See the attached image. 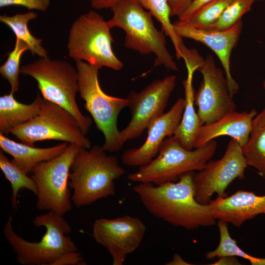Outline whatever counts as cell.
<instances>
[{
    "label": "cell",
    "mask_w": 265,
    "mask_h": 265,
    "mask_svg": "<svg viewBox=\"0 0 265 265\" xmlns=\"http://www.w3.org/2000/svg\"><path fill=\"white\" fill-rule=\"evenodd\" d=\"M194 173L183 174L176 183H140L133 190L151 214L174 226L194 230L214 225L216 219L209 205L201 204L195 198Z\"/></svg>",
    "instance_id": "cell-1"
},
{
    "label": "cell",
    "mask_w": 265,
    "mask_h": 265,
    "mask_svg": "<svg viewBox=\"0 0 265 265\" xmlns=\"http://www.w3.org/2000/svg\"><path fill=\"white\" fill-rule=\"evenodd\" d=\"M125 173L117 159L107 155L102 146L95 145L89 150L80 148L69 174L73 204L79 208L114 195V181Z\"/></svg>",
    "instance_id": "cell-2"
},
{
    "label": "cell",
    "mask_w": 265,
    "mask_h": 265,
    "mask_svg": "<svg viewBox=\"0 0 265 265\" xmlns=\"http://www.w3.org/2000/svg\"><path fill=\"white\" fill-rule=\"evenodd\" d=\"M110 9L113 15L107 24L110 28L117 27L125 32V47L141 54L154 53V67L161 65L167 70H178L166 48L165 34L155 26L152 15L138 0H120Z\"/></svg>",
    "instance_id": "cell-3"
},
{
    "label": "cell",
    "mask_w": 265,
    "mask_h": 265,
    "mask_svg": "<svg viewBox=\"0 0 265 265\" xmlns=\"http://www.w3.org/2000/svg\"><path fill=\"white\" fill-rule=\"evenodd\" d=\"M9 216L4 225L3 234L16 254V261L22 265H52L64 253L77 251L69 236L72 228L61 215L49 211L38 215L33 220L36 227H44L46 233L38 242H29L17 235L12 226Z\"/></svg>",
    "instance_id": "cell-4"
},
{
    "label": "cell",
    "mask_w": 265,
    "mask_h": 265,
    "mask_svg": "<svg viewBox=\"0 0 265 265\" xmlns=\"http://www.w3.org/2000/svg\"><path fill=\"white\" fill-rule=\"evenodd\" d=\"M217 142L213 139L203 146L189 150L185 148L174 136L165 139L156 158L139 167L128 179L139 183L160 185L179 180L184 173L203 169L214 155Z\"/></svg>",
    "instance_id": "cell-5"
},
{
    "label": "cell",
    "mask_w": 265,
    "mask_h": 265,
    "mask_svg": "<svg viewBox=\"0 0 265 265\" xmlns=\"http://www.w3.org/2000/svg\"><path fill=\"white\" fill-rule=\"evenodd\" d=\"M21 74L34 79L43 98L68 110L83 132L85 134L88 132L92 120L81 113L76 102L79 92L76 68L65 60L51 59L47 56L22 66Z\"/></svg>",
    "instance_id": "cell-6"
},
{
    "label": "cell",
    "mask_w": 265,
    "mask_h": 265,
    "mask_svg": "<svg viewBox=\"0 0 265 265\" xmlns=\"http://www.w3.org/2000/svg\"><path fill=\"white\" fill-rule=\"evenodd\" d=\"M76 68L80 96L97 128L103 133V149L110 152L119 151L124 144L118 129L117 118L121 111L127 106V99L111 96L103 91L98 80L99 69L96 67L80 61L76 62Z\"/></svg>",
    "instance_id": "cell-7"
},
{
    "label": "cell",
    "mask_w": 265,
    "mask_h": 265,
    "mask_svg": "<svg viewBox=\"0 0 265 265\" xmlns=\"http://www.w3.org/2000/svg\"><path fill=\"white\" fill-rule=\"evenodd\" d=\"M110 29L107 21L95 11L81 15L70 29L67 45L69 56L99 70L103 67L121 70L124 64L113 52Z\"/></svg>",
    "instance_id": "cell-8"
},
{
    "label": "cell",
    "mask_w": 265,
    "mask_h": 265,
    "mask_svg": "<svg viewBox=\"0 0 265 265\" xmlns=\"http://www.w3.org/2000/svg\"><path fill=\"white\" fill-rule=\"evenodd\" d=\"M10 133L31 146L47 140L63 141L87 149L91 145L71 113L43 98L39 113L29 122L13 128Z\"/></svg>",
    "instance_id": "cell-9"
},
{
    "label": "cell",
    "mask_w": 265,
    "mask_h": 265,
    "mask_svg": "<svg viewBox=\"0 0 265 265\" xmlns=\"http://www.w3.org/2000/svg\"><path fill=\"white\" fill-rule=\"evenodd\" d=\"M80 148L69 144L59 156L34 166L31 173L38 188L36 206L38 210L52 211L63 216L72 209L69 174Z\"/></svg>",
    "instance_id": "cell-10"
},
{
    "label": "cell",
    "mask_w": 265,
    "mask_h": 265,
    "mask_svg": "<svg viewBox=\"0 0 265 265\" xmlns=\"http://www.w3.org/2000/svg\"><path fill=\"white\" fill-rule=\"evenodd\" d=\"M247 166L241 147L232 138L221 159L210 160L203 169L194 173L193 183L196 200L206 205L210 203L215 193L217 197H226V190L228 186L236 179L242 180L244 178Z\"/></svg>",
    "instance_id": "cell-11"
},
{
    "label": "cell",
    "mask_w": 265,
    "mask_h": 265,
    "mask_svg": "<svg viewBox=\"0 0 265 265\" xmlns=\"http://www.w3.org/2000/svg\"><path fill=\"white\" fill-rule=\"evenodd\" d=\"M176 82V76L169 75L153 81L139 92L129 93L127 106L132 116L127 126L120 131L123 144L139 137L154 120L164 113Z\"/></svg>",
    "instance_id": "cell-12"
},
{
    "label": "cell",
    "mask_w": 265,
    "mask_h": 265,
    "mask_svg": "<svg viewBox=\"0 0 265 265\" xmlns=\"http://www.w3.org/2000/svg\"><path fill=\"white\" fill-rule=\"evenodd\" d=\"M203 80L194 93V104L203 125L213 122L236 110V105L229 91L224 72L219 68L213 57L208 55L202 59L197 69Z\"/></svg>",
    "instance_id": "cell-13"
},
{
    "label": "cell",
    "mask_w": 265,
    "mask_h": 265,
    "mask_svg": "<svg viewBox=\"0 0 265 265\" xmlns=\"http://www.w3.org/2000/svg\"><path fill=\"white\" fill-rule=\"evenodd\" d=\"M146 227L139 219L125 215L96 219L92 227L95 241L107 250L113 265L123 264L127 256L140 245Z\"/></svg>",
    "instance_id": "cell-14"
},
{
    "label": "cell",
    "mask_w": 265,
    "mask_h": 265,
    "mask_svg": "<svg viewBox=\"0 0 265 265\" xmlns=\"http://www.w3.org/2000/svg\"><path fill=\"white\" fill-rule=\"evenodd\" d=\"M172 24L177 35L201 42L216 54L224 69L230 93L233 97L238 91L239 85L231 74L230 57L241 31V20L230 28L224 30L197 28L180 21Z\"/></svg>",
    "instance_id": "cell-15"
},
{
    "label": "cell",
    "mask_w": 265,
    "mask_h": 265,
    "mask_svg": "<svg viewBox=\"0 0 265 265\" xmlns=\"http://www.w3.org/2000/svg\"><path fill=\"white\" fill-rule=\"evenodd\" d=\"M185 104V99H179L168 112L154 120L147 128L144 143L139 148L130 149L123 153V163L139 167L149 163L158 154L165 138L174 135L181 121Z\"/></svg>",
    "instance_id": "cell-16"
},
{
    "label": "cell",
    "mask_w": 265,
    "mask_h": 265,
    "mask_svg": "<svg viewBox=\"0 0 265 265\" xmlns=\"http://www.w3.org/2000/svg\"><path fill=\"white\" fill-rule=\"evenodd\" d=\"M216 220L239 228L245 221L260 214L265 215V195L238 190L225 197H217L208 204Z\"/></svg>",
    "instance_id": "cell-17"
},
{
    "label": "cell",
    "mask_w": 265,
    "mask_h": 265,
    "mask_svg": "<svg viewBox=\"0 0 265 265\" xmlns=\"http://www.w3.org/2000/svg\"><path fill=\"white\" fill-rule=\"evenodd\" d=\"M257 114L255 109L249 112H230L218 120L202 125L198 132L194 148L224 135L236 140L242 148L247 143L252 130V121Z\"/></svg>",
    "instance_id": "cell-18"
},
{
    "label": "cell",
    "mask_w": 265,
    "mask_h": 265,
    "mask_svg": "<svg viewBox=\"0 0 265 265\" xmlns=\"http://www.w3.org/2000/svg\"><path fill=\"white\" fill-rule=\"evenodd\" d=\"M67 142L48 148H36L23 143H18L0 133V147L10 155L11 160L26 174L31 172L37 164L51 160L60 155L68 146Z\"/></svg>",
    "instance_id": "cell-19"
},
{
    "label": "cell",
    "mask_w": 265,
    "mask_h": 265,
    "mask_svg": "<svg viewBox=\"0 0 265 265\" xmlns=\"http://www.w3.org/2000/svg\"><path fill=\"white\" fill-rule=\"evenodd\" d=\"M43 98L38 94L30 104L17 101L14 93L0 97V133L7 135L14 128L25 124L39 112Z\"/></svg>",
    "instance_id": "cell-20"
},
{
    "label": "cell",
    "mask_w": 265,
    "mask_h": 265,
    "mask_svg": "<svg viewBox=\"0 0 265 265\" xmlns=\"http://www.w3.org/2000/svg\"><path fill=\"white\" fill-rule=\"evenodd\" d=\"M193 74L188 73L187 79L183 82L185 92V107L181 121L174 134L182 145L189 150L194 148L198 132L203 125L194 108V92L192 83Z\"/></svg>",
    "instance_id": "cell-21"
},
{
    "label": "cell",
    "mask_w": 265,
    "mask_h": 265,
    "mask_svg": "<svg viewBox=\"0 0 265 265\" xmlns=\"http://www.w3.org/2000/svg\"><path fill=\"white\" fill-rule=\"evenodd\" d=\"M248 166L255 168L265 179V111L263 110L252 121V130L242 148Z\"/></svg>",
    "instance_id": "cell-22"
},
{
    "label": "cell",
    "mask_w": 265,
    "mask_h": 265,
    "mask_svg": "<svg viewBox=\"0 0 265 265\" xmlns=\"http://www.w3.org/2000/svg\"><path fill=\"white\" fill-rule=\"evenodd\" d=\"M38 15L33 11L25 13H17L13 16L0 15V21L8 26L19 39L27 44L33 56L39 57L48 56V53L42 46V40L37 38L30 33L27 24L29 21L35 19Z\"/></svg>",
    "instance_id": "cell-23"
},
{
    "label": "cell",
    "mask_w": 265,
    "mask_h": 265,
    "mask_svg": "<svg viewBox=\"0 0 265 265\" xmlns=\"http://www.w3.org/2000/svg\"><path fill=\"white\" fill-rule=\"evenodd\" d=\"M227 224L223 221L218 220L219 242L216 248L206 254L207 259L213 260L224 256L239 257L248 260L252 265H265V258L253 256L240 248L237 245V240L231 237Z\"/></svg>",
    "instance_id": "cell-24"
},
{
    "label": "cell",
    "mask_w": 265,
    "mask_h": 265,
    "mask_svg": "<svg viewBox=\"0 0 265 265\" xmlns=\"http://www.w3.org/2000/svg\"><path fill=\"white\" fill-rule=\"evenodd\" d=\"M0 168L11 184L12 191L11 201L13 208L17 207L18 195L22 188L30 190L37 196L38 188L32 178L27 176V174L10 161L2 150L0 151Z\"/></svg>",
    "instance_id": "cell-25"
},
{
    "label": "cell",
    "mask_w": 265,
    "mask_h": 265,
    "mask_svg": "<svg viewBox=\"0 0 265 265\" xmlns=\"http://www.w3.org/2000/svg\"><path fill=\"white\" fill-rule=\"evenodd\" d=\"M142 6L161 24L162 30L169 37L176 51L178 59L181 58L180 45L183 42L182 37L177 35L171 23L170 8L168 0H138Z\"/></svg>",
    "instance_id": "cell-26"
},
{
    "label": "cell",
    "mask_w": 265,
    "mask_h": 265,
    "mask_svg": "<svg viewBox=\"0 0 265 265\" xmlns=\"http://www.w3.org/2000/svg\"><path fill=\"white\" fill-rule=\"evenodd\" d=\"M232 0H214L195 11L183 22L197 28L205 29L215 23Z\"/></svg>",
    "instance_id": "cell-27"
},
{
    "label": "cell",
    "mask_w": 265,
    "mask_h": 265,
    "mask_svg": "<svg viewBox=\"0 0 265 265\" xmlns=\"http://www.w3.org/2000/svg\"><path fill=\"white\" fill-rule=\"evenodd\" d=\"M27 50H29V48L27 44L16 38L13 50L9 53L6 60L0 67V74L8 81L11 93L14 94L19 90L20 59L24 53Z\"/></svg>",
    "instance_id": "cell-28"
},
{
    "label": "cell",
    "mask_w": 265,
    "mask_h": 265,
    "mask_svg": "<svg viewBox=\"0 0 265 265\" xmlns=\"http://www.w3.org/2000/svg\"><path fill=\"white\" fill-rule=\"evenodd\" d=\"M256 0H232L218 20L205 29L224 30L230 28L241 20L243 15L251 10Z\"/></svg>",
    "instance_id": "cell-29"
},
{
    "label": "cell",
    "mask_w": 265,
    "mask_h": 265,
    "mask_svg": "<svg viewBox=\"0 0 265 265\" xmlns=\"http://www.w3.org/2000/svg\"><path fill=\"white\" fill-rule=\"evenodd\" d=\"M51 4V0H0V7L20 6L28 10L46 11Z\"/></svg>",
    "instance_id": "cell-30"
},
{
    "label": "cell",
    "mask_w": 265,
    "mask_h": 265,
    "mask_svg": "<svg viewBox=\"0 0 265 265\" xmlns=\"http://www.w3.org/2000/svg\"><path fill=\"white\" fill-rule=\"evenodd\" d=\"M83 257L77 251L68 252L56 260L52 265H83Z\"/></svg>",
    "instance_id": "cell-31"
},
{
    "label": "cell",
    "mask_w": 265,
    "mask_h": 265,
    "mask_svg": "<svg viewBox=\"0 0 265 265\" xmlns=\"http://www.w3.org/2000/svg\"><path fill=\"white\" fill-rule=\"evenodd\" d=\"M168 1L170 8L171 17H178L189 7L192 0H168Z\"/></svg>",
    "instance_id": "cell-32"
},
{
    "label": "cell",
    "mask_w": 265,
    "mask_h": 265,
    "mask_svg": "<svg viewBox=\"0 0 265 265\" xmlns=\"http://www.w3.org/2000/svg\"><path fill=\"white\" fill-rule=\"evenodd\" d=\"M214 0H192L189 7L178 16L179 21H186L195 11L204 5Z\"/></svg>",
    "instance_id": "cell-33"
},
{
    "label": "cell",
    "mask_w": 265,
    "mask_h": 265,
    "mask_svg": "<svg viewBox=\"0 0 265 265\" xmlns=\"http://www.w3.org/2000/svg\"><path fill=\"white\" fill-rule=\"evenodd\" d=\"M120 0H92L91 7L96 9L110 8Z\"/></svg>",
    "instance_id": "cell-34"
},
{
    "label": "cell",
    "mask_w": 265,
    "mask_h": 265,
    "mask_svg": "<svg viewBox=\"0 0 265 265\" xmlns=\"http://www.w3.org/2000/svg\"><path fill=\"white\" fill-rule=\"evenodd\" d=\"M212 265H241L239 261L234 256H224L219 258L214 263L211 264Z\"/></svg>",
    "instance_id": "cell-35"
},
{
    "label": "cell",
    "mask_w": 265,
    "mask_h": 265,
    "mask_svg": "<svg viewBox=\"0 0 265 265\" xmlns=\"http://www.w3.org/2000/svg\"><path fill=\"white\" fill-rule=\"evenodd\" d=\"M166 265H190L184 261L182 257L179 254L174 255L173 259L171 261L167 263Z\"/></svg>",
    "instance_id": "cell-36"
},
{
    "label": "cell",
    "mask_w": 265,
    "mask_h": 265,
    "mask_svg": "<svg viewBox=\"0 0 265 265\" xmlns=\"http://www.w3.org/2000/svg\"><path fill=\"white\" fill-rule=\"evenodd\" d=\"M263 87L265 90V80H264V82H263ZM265 111V108L263 109Z\"/></svg>",
    "instance_id": "cell-37"
},
{
    "label": "cell",
    "mask_w": 265,
    "mask_h": 265,
    "mask_svg": "<svg viewBox=\"0 0 265 265\" xmlns=\"http://www.w3.org/2000/svg\"><path fill=\"white\" fill-rule=\"evenodd\" d=\"M89 0L91 2L92 0Z\"/></svg>",
    "instance_id": "cell-38"
},
{
    "label": "cell",
    "mask_w": 265,
    "mask_h": 265,
    "mask_svg": "<svg viewBox=\"0 0 265 265\" xmlns=\"http://www.w3.org/2000/svg\"></svg>",
    "instance_id": "cell-39"
}]
</instances>
